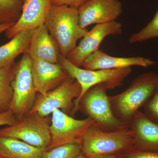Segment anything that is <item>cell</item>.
I'll use <instances>...</instances> for the list:
<instances>
[{
	"label": "cell",
	"instance_id": "1",
	"mask_svg": "<svg viewBox=\"0 0 158 158\" xmlns=\"http://www.w3.org/2000/svg\"><path fill=\"white\" fill-rule=\"evenodd\" d=\"M158 88V73H144L133 80L121 93L109 96L112 111L119 121L129 126L133 117Z\"/></svg>",
	"mask_w": 158,
	"mask_h": 158
},
{
	"label": "cell",
	"instance_id": "2",
	"mask_svg": "<svg viewBox=\"0 0 158 158\" xmlns=\"http://www.w3.org/2000/svg\"><path fill=\"white\" fill-rule=\"evenodd\" d=\"M44 25L65 58L88 31L80 25L78 9L65 5H52Z\"/></svg>",
	"mask_w": 158,
	"mask_h": 158
},
{
	"label": "cell",
	"instance_id": "3",
	"mask_svg": "<svg viewBox=\"0 0 158 158\" xmlns=\"http://www.w3.org/2000/svg\"><path fill=\"white\" fill-rule=\"evenodd\" d=\"M82 153L90 158L120 156L135 148L130 127L116 131L100 129L93 125L85 133L81 143Z\"/></svg>",
	"mask_w": 158,
	"mask_h": 158
},
{
	"label": "cell",
	"instance_id": "4",
	"mask_svg": "<svg viewBox=\"0 0 158 158\" xmlns=\"http://www.w3.org/2000/svg\"><path fill=\"white\" fill-rule=\"evenodd\" d=\"M58 63L67 74L79 83L81 92L78 98L74 102V108L71 116H73L78 110L80 100L83 95L90 88L98 85H104L109 90L120 87L123 81L131 73V67L118 69L88 70L73 65L67 59L59 55Z\"/></svg>",
	"mask_w": 158,
	"mask_h": 158
},
{
	"label": "cell",
	"instance_id": "5",
	"mask_svg": "<svg viewBox=\"0 0 158 158\" xmlns=\"http://www.w3.org/2000/svg\"><path fill=\"white\" fill-rule=\"evenodd\" d=\"M107 87L104 85H95L83 95L78 106L81 110L93 121V125L106 131H116L128 128L116 118L112 111Z\"/></svg>",
	"mask_w": 158,
	"mask_h": 158
},
{
	"label": "cell",
	"instance_id": "6",
	"mask_svg": "<svg viewBox=\"0 0 158 158\" xmlns=\"http://www.w3.org/2000/svg\"><path fill=\"white\" fill-rule=\"evenodd\" d=\"M50 118L29 113L14 124L0 129V136L19 139L29 144L48 149L51 144Z\"/></svg>",
	"mask_w": 158,
	"mask_h": 158
},
{
	"label": "cell",
	"instance_id": "7",
	"mask_svg": "<svg viewBox=\"0 0 158 158\" xmlns=\"http://www.w3.org/2000/svg\"><path fill=\"white\" fill-rule=\"evenodd\" d=\"M32 63L29 54L27 52L24 54L17 62L15 76L11 84L13 96L10 110L17 120L30 113L37 96L31 72Z\"/></svg>",
	"mask_w": 158,
	"mask_h": 158
},
{
	"label": "cell",
	"instance_id": "8",
	"mask_svg": "<svg viewBox=\"0 0 158 158\" xmlns=\"http://www.w3.org/2000/svg\"><path fill=\"white\" fill-rule=\"evenodd\" d=\"M81 92L79 83L69 75L55 89L45 94L38 93L30 113L47 117L55 110H60L70 115L73 109L75 100L78 98Z\"/></svg>",
	"mask_w": 158,
	"mask_h": 158
},
{
	"label": "cell",
	"instance_id": "9",
	"mask_svg": "<svg viewBox=\"0 0 158 158\" xmlns=\"http://www.w3.org/2000/svg\"><path fill=\"white\" fill-rule=\"evenodd\" d=\"M50 125L51 141L48 149L71 144H81L85 133L93 125L90 118L78 119L56 110L52 113Z\"/></svg>",
	"mask_w": 158,
	"mask_h": 158
},
{
	"label": "cell",
	"instance_id": "10",
	"mask_svg": "<svg viewBox=\"0 0 158 158\" xmlns=\"http://www.w3.org/2000/svg\"><path fill=\"white\" fill-rule=\"evenodd\" d=\"M122 28L121 23L116 21L95 25L81 38L66 59L73 65L81 67L88 56L99 50L100 45L106 37L121 34Z\"/></svg>",
	"mask_w": 158,
	"mask_h": 158
},
{
	"label": "cell",
	"instance_id": "11",
	"mask_svg": "<svg viewBox=\"0 0 158 158\" xmlns=\"http://www.w3.org/2000/svg\"><path fill=\"white\" fill-rule=\"evenodd\" d=\"M78 10L79 24L83 29L91 25L116 21L123 11L118 0H88Z\"/></svg>",
	"mask_w": 158,
	"mask_h": 158
},
{
	"label": "cell",
	"instance_id": "12",
	"mask_svg": "<svg viewBox=\"0 0 158 158\" xmlns=\"http://www.w3.org/2000/svg\"><path fill=\"white\" fill-rule=\"evenodd\" d=\"M52 6V0H24L20 17L5 32L6 37L11 39L21 31L44 25Z\"/></svg>",
	"mask_w": 158,
	"mask_h": 158
},
{
	"label": "cell",
	"instance_id": "13",
	"mask_svg": "<svg viewBox=\"0 0 158 158\" xmlns=\"http://www.w3.org/2000/svg\"><path fill=\"white\" fill-rule=\"evenodd\" d=\"M32 77L37 93L45 94L59 86L69 76L59 63L32 59Z\"/></svg>",
	"mask_w": 158,
	"mask_h": 158
},
{
	"label": "cell",
	"instance_id": "14",
	"mask_svg": "<svg viewBox=\"0 0 158 158\" xmlns=\"http://www.w3.org/2000/svg\"><path fill=\"white\" fill-rule=\"evenodd\" d=\"M155 64L154 61L144 57H114L99 50L88 56L82 66L88 70H98L118 69L134 66L148 68Z\"/></svg>",
	"mask_w": 158,
	"mask_h": 158
},
{
	"label": "cell",
	"instance_id": "15",
	"mask_svg": "<svg viewBox=\"0 0 158 158\" xmlns=\"http://www.w3.org/2000/svg\"><path fill=\"white\" fill-rule=\"evenodd\" d=\"M135 148L145 151L158 152V123L138 111L129 125Z\"/></svg>",
	"mask_w": 158,
	"mask_h": 158
},
{
	"label": "cell",
	"instance_id": "16",
	"mask_svg": "<svg viewBox=\"0 0 158 158\" xmlns=\"http://www.w3.org/2000/svg\"><path fill=\"white\" fill-rule=\"evenodd\" d=\"M27 53L32 59L59 63V47L45 25L34 30Z\"/></svg>",
	"mask_w": 158,
	"mask_h": 158
},
{
	"label": "cell",
	"instance_id": "17",
	"mask_svg": "<svg viewBox=\"0 0 158 158\" xmlns=\"http://www.w3.org/2000/svg\"><path fill=\"white\" fill-rule=\"evenodd\" d=\"M46 150L19 139L0 136V158H40Z\"/></svg>",
	"mask_w": 158,
	"mask_h": 158
},
{
	"label": "cell",
	"instance_id": "18",
	"mask_svg": "<svg viewBox=\"0 0 158 158\" xmlns=\"http://www.w3.org/2000/svg\"><path fill=\"white\" fill-rule=\"evenodd\" d=\"M34 31H21L9 42L0 46V69L11 65L20 55L27 52Z\"/></svg>",
	"mask_w": 158,
	"mask_h": 158
},
{
	"label": "cell",
	"instance_id": "19",
	"mask_svg": "<svg viewBox=\"0 0 158 158\" xmlns=\"http://www.w3.org/2000/svg\"><path fill=\"white\" fill-rule=\"evenodd\" d=\"M15 62L0 69V114L10 110L13 96L11 84L16 72Z\"/></svg>",
	"mask_w": 158,
	"mask_h": 158
},
{
	"label": "cell",
	"instance_id": "20",
	"mask_svg": "<svg viewBox=\"0 0 158 158\" xmlns=\"http://www.w3.org/2000/svg\"><path fill=\"white\" fill-rule=\"evenodd\" d=\"M24 0H0V25L15 24L19 19Z\"/></svg>",
	"mask_w": 158,
	"mask_h": 158
},
{
	"label": "cell",
	"instance_id": "21",
	"mask_svg": "<svg viewBox=\"0 0 158 158\" xmlns=\"http://www.w3.org/2000/svg\"><path fill=\"white\" fill-rule=\"evenodd\" d=\"M82 153L81 144L61 145L45 151L40 158H74Z\"/></svg>",
	"mask_w": 158,
	"mask_h": 158
},
{
	"label": "cell",
	"instance_id": "22",
	"mask_svg": "<svg viewBox=\"0 0 158 158\" xmlns=\"http://www.w3.org/2000/svg\"><path fill=\"white\" fill-rule=\"evenodd\" d=\"M158 37V9L152 20L141 31L131 35L130 44L144 42Z\"/></svg>",
	"mask_w": 158,
	"mask_h": 158
},
{
	"label": "cell",
	"instance_id": "23",
	"mask_svg": "<svg viewBox=\"0 0 158 158\" xmlns=\"http://www.w3.org/2000/svg\"><path fill=\"white\" fill-rule=\"evenodd\" d=\"M143 107L148 118L158 123V88Z\"/></svg>",
	"mask_w": 158,
	"mask_h": 158
},
{
	"label": "cell",
	"instance_id": "24",
	"mask_svg": "<svg viewBox=\"0 0 158 158\" xmlns=\"http://www.w3.org/2000/svg\"><path fill=\"white\" fill-rule=\"evenodd\" d=\"M120 156L122 158H158V152L145 151L134 148Z\"/></svg>",
	"mask_w": 158,
	"mask_h": 158
},
{
	"label": "cell",
	"instance_id": "25",
	"mask_svg": "<svg viewBox=\"0 0 158 158\" xmlns=\"http://www.w3.org/2000/svg\"><path fill=\"white\" fill-rule=\"evenodd\" d=\"M17 121L16 117L11 110L0 114V126H11Z\"/></svg>",
	"mask_w": 158,
	"mask_h": 158
},
{
	"label": "cell",
	"instance_id": "26",
	"mask_svg": "<svg viewBox=\"0 0 158 158\" xmlns=\"http://www.w3.org/2000/svg\"><path fill=\"white\" fill-rule=\"evenodd\" d=\"M87 1L88 0H52V3L53 5H65L78 9Z\"/></svg>",
	"mask_w": 158,
	"mask_h": 158
},
{
	"label": "cell",
	"instance_id": "27",
	"mask_svg": "<svg viewBox=\"0 0 158 158\" xmlns=\"http://www.w3.org/2000/svg\"><path fill=\"white\" fill-rule=\"evenodd\" d=\"M13 23L3 24L0 25V34H2L3 32H5L9 28L11 27L14 25Z\"/></svg>",
	"mask_w": 158,
	"mask_h": 158
},
{
	"label": "cell",
	"instance_id": "28",
	"mask_svg": "<svg viewBox=\"0 0 158 158\" xmlns=\"http://www.w3.org/2000/svg\"><path fill=\"white\" fill-rule=\"evenodd\" d=\"M95 158H122L118 155H108L97 157Z\"/></svg>",
	"mask_w": 158,
	"mask_h": 158
},
{
	"label": "cell",
	"instance_id": "29",
	"mask_svg": "<svg viewBox=\"0 0 158 158\" xmlns=\"http://www.w3.org/2000/svg\"><path fill=\"white\" fill-rule=\"evenodd\" d=\"M90 158L84 155L83 154L81 153V154L77 156V157H76L75 158Z\"/></svg>",
	"mask_w": 158,
	"mask_h": 158
}]
</instances>
